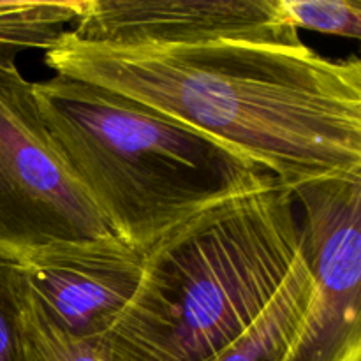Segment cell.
Listing matches in <instances>:
<instances>
[{
	"mask_svg": "<svg viewBox=\"0 0 361 361\" xmlns=\"http://www.w3.org/2000/svg\"><path fill=\"white\" fill-rule=\"evenodd\" d=\"M55 74L122 94L233 148L295 190L361 175V62L309 46L111 48L63 32Z\"/></svg>",
	"mask_w": 361,
	"mask_h": 361,
	"instance_id": "1",
	"label": "cell"
},
{
	"mask_svg": "<svg viewBox=\"0 0 361 361\" xmlns=\"http://www.w3.org/2000/svg\"><path fill=\"white\" fill-rule=\"evenodd\" d=\"M302 250L295 194L274 176L204 208L143 252L109 358L207 361L264 316Z\"/></svg>",
	"mask_w": 361,
	"mask_h": 361,
	"instance_id": "2",
	"label": "cell"
},
{
	"mask_svg": "<svg viewBox=\"0 0 361 361\" xmlns=\"http://www.w3.org/2000/svg\"><path fill=\"white\" fill-rule=\"evenodd\" d=\"M63 162L113 235L143 254L264 173L240 152L122 94L55 74L32 83Z\"/></svg>",
	"mask_w": 361,
	"mask_h": 361,
	"instance_id": "3",
	"label": "cell"
},
{
	"mask_svg": "<svg viewBox=\"0 0 361 361\" xmlns=\"http://www.w3.org/2000/svg\"><path fill=\"white\" fill-rule=\"evenodd\" d=\"M116 238L56 150L18 67L0 69V259Z\"/></svg>",
	"mask_w": 361,
	"mask_h": 361,
	"instance_id": "4",
	"label": "cell"
},
{
	"mask_svg": "<svg viewBox=\"0 0 361 361\" xmlns=\"http://www.w3.org/2000/svg\"><path fill=\"white\" fill-rule=\"evenodd\" d=\"M293 194L314 293L284 361H361V175L317 180Z\"/></svg>",
	"mask_w": 361,
	"mask_h": 361,
	"instance_id": "5",
	"label": "cell"
},
{
	"mask_svg": "<svg viewBox=\"0 0 361 361\" xmlns=\"http://www.w3.org/2000/svg\"><path fill=\"white\" fill-rule=\"evenodd\" d=\"M69 32L111 48L303 44L281 0H87Z\"/></svg>",
	"mask_w": 361,
	"mask_h": 361,
	"instance_id": "6",
	"label": "cell"
},
{
	"mask_svg": "<svg viewBox=\"0 0 361 361\" xmlns=\"http://www.w3.org/2000/svg\"><path fill=\"white\" fill-rule=\"evenodd\" d=\"M18 267L62 330L80 338H106L140 286L143 254L109 238L56 247Z\"/></svg>",
	"mask_w": 361,
	"mask_h": 361,
	"instance_id": "7",
	"label": "cell"
},
{
	"mask_svg": "<svg viewBox=\"0 0 361 361\" xmlns=\"http://www.w3.org/2000/svg\"><path fill=\"white\" fill-rule=\"evenodd\" d=\"M314 282L303 250L288 282L245 335L207 361H284L298 341L312 305Z\"/></svg>",
	"mask_w": 361,
	"mask_h": 361,
	"instance_id": "8",
	"label": "cell"
},
{
	"mask_svg": "<svg viewBox=\"0 0 361 361\" xmlns=\"http://www.w3.org/2000/svg\"><path fill=\"white\" fill-rule=\"evenodd\" d=\"M87 0H2L0 2V69H14L20 51H46L83 13Z\"/></svg>",
	"mask_w": 361,
	"mask_h": 361,
	"instance_id": "9",
	"label": "cell"
},
{
	"mask_svg": "<svg viewBox=\"0 0 361 361\" xmlns=\"http://www.w3.org/2000/svg\"><path fill=\"white\" fill-rule=\"evenodd\" d=\"M18 361H111V358L106 338H80L62 330L46 314L21 275Z\"/></svg>",
	"mask_w": 361,
	"mask_h": 361,
	"instance_id": "10",
	"label": "cell"
},
{
	"mask_svg": "<svg viewBox=\"0 0 361 361\" xmlns=\"http://www.w3.org/2000/svg\"><path fill=\"white\" fill-rule=\"evenodd\" d=\"M293 27L341 35L361 37L360 0H281Z\"/></svg>",
	"mask_w": 361,
	"mask_h": 361,
	"instance_id": "11",
	"label": "cell"
},
{
	"mask_svg": "<svg viewBox=\"0 0 361 361\" xmlns=\"http://www.w3.org/2000/svg\"><path fill=\"white\" fill-rule=\"evenodd\" d=\"M20 289L18 264L0 259V361L20 358Z\"/></svg>",
	"mask_w": 361,
	"mask_h": 361,
	"instance_id": "12",
	"label": "cell"
}]
</instances>
